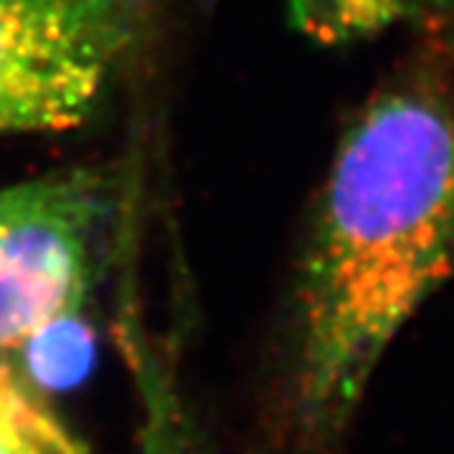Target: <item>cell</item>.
I'll use <instances>...</instances> for the list:
<instances>
[{"instance_id": "6da1fadb", "label": "cell", "mask_w": 454, "mask_h": 454, "mask_svg": "<svg viewBox=\"0 0 454 454\" xmlns=\"http://www.w3.org/2000/svg\"><path fill=\"white\" fill-rule=\"evenodd\" d=\"M454 262V109L406 83L340 139L295 295L293 414L339 434L381 356Z\"/></svg>"}, {"instance_id": "7a4b0ae2", "label": "cell", "mask_w": 454, "mask_h": 454, "mask_svg": "<svg viewBox=\"0 0 454 454\" xmlns=\"http://www.w3.org/2000/svg\"><path fill=\"white\" fill-rule=\"evenodd\" d=\"M160 11L162 0H0V137L86 124Z\"/></svg>"}, {"instance_id": "3957f363", "label": "cell", "mask_w": 454, "mask_h": 454, "mask_svg": "<svg viewBox=\"0 0 454 454\" xmlns=\"http://www.w3.org/2000/svg\"><path fill=\"white\" fill-rule=\"evenodd\" d=\"M106 192L97 172L0 187V356L82 310Z\"/></svg>"}, {"instance_id": "277c9868", "label": "cell", "mask_w": 454, "mask_h": 454, "mask_svg": "<svg viewBox=\"0 0 454 454\" xmlns=\"http://www.w3.org/2000/svg\"><path fill=\"white\" fill-rule=\"evenodd\" d=\"M0 454H83L41 389L0 356Z\"/></svg>"}, {"instance_id": "5b68a950", "label": "cell", "mask_w": 454, "mask_h": 454, "mask_svg": "<svg viewBox=\"0 0 454 454\" xmlns=\"http://www.w3.org/2000/svg\"><path fill=\"white\" fill-rule=\"evenodd\" d=\"M79 313L82 310L61 316L18 348L26 354L23 373L38 389L71 387L86 372L91 356V333Z\"/></svg>"}, {"instance_id": "8992f818", "label": "cell", "mask_w": 454, "mask_h": 454, "mask_svg": "<svg viewBox=\"0 0 454 454\" xmlns=\"http://www.w3.org/2000/svg\"><path fill=\"white\" fill-rule=\"evenodd\" d=\"M301 23L328 38L384 28L404 11V0H295Z\"/></svg>"}, {"instance_id": "52a82bcc", "label": "cell", "mask_w": 454, "mask_h": 454, "mask_svg": "<svg viewBox=\"0 0 454 454\" xmlns=\"http://www.w3.org/2000/svg\"><path fill=\"white\" fill-rule=\"evenodd\" d=\"M142 454H192L190 442L182 434L177 419H172V414L160 404H154L152 409Z\"/></svg>"}, {"instance_id": "ba28073f", "label": "cell", "mask_w": 454, "mask_h": 454, "mask_svg": "<svg viewBox=\"0 0 454 454\" xmlns=\"http://www.w3.org/2000/svg\"><path fill=\"white\" fill-rule=\"evenodd\" d=\"M444 11L450 16V43H452V56H454V0H444Z\"/></svg>"}]
</instances>
